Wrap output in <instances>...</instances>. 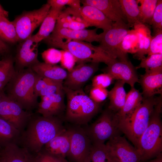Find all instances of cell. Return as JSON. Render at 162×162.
I'll return each instance as SVG.
<instances>
[{"label": "cell", "instance_id": "cell-1", "mask_svg": "<svg viewBox=\"0 0 162 162\" xmlns=\"http://www.w3.org/2000/svg\"><path fill=\"white\" fill-rule=\"evenodd\" d=\"M65 129L59 117L33 114L21 134L18 146L35 155Z\"/></svg>", "mask_w": 162, "mask_h": 162}, {"label": "cell", "instance_id": "cell-2", "mask_svg": "<svg viewBox=\"0 0 162 162\" xmlns=\"http://www.w3.org/2000/svg\"><path fill=\"white\" fill-rule=\"evenodd\" d=\"M162 106L161 96L151 113L148 125L138 141L136 149L140 155L141 162H145L161 153Z\"/></svg>", "mask_w": 162, "mask_h": 162}, {"label": "cell", "instance_id": "cell-3", "mask_svg": "<svg viewBox=\"0 0 162 162\" xmlns=\"http://www.w3.org/2000/svg\"><path fill=\"white\" fill-rule=\"evenodd\" d=\"M143 98L130 115L119 120L118 127L136 148L139 140L146 128L151 113L160 97Z\"/></svg>", "mask_w": 162, "mask_h": 162}, {"label": "cell", "instance_id": "cell-4", "mask_svg": "<svg viewBox=\"0 0 162 162\" xmlns=\"http://www.w3.org/2000/svg\"><path fill=\"white\" fill-rule=\"evenodd\" d=\"M37 74L30 68L20 70L7 85L9 98L28 111L38 107L37 98L34 92Z\"/></svg>", "mask_w": 162, "mask_h": 162}, {"label": "cell", "instance_id": "cell-5", "mask_svg": "<svg viewBox=\"0 0 162 162\" xmlns=\"http://www.w3.org/2000/svg\"><path fill=\"white\" fill-rule=\"evenodd\" d=\"M67 99L65 118L78 126L87 124L98 112L99 104L94 102L82 88L73 90L63 86Z\"/></svg>", "mask_w": 162, "mask_h": 162}, {"label": "cell", "instance_id": "cell-6", "mask_svg": "<svg viewBox=\"0 0 162 162\" xmlns=\"http://www.w3.org/2000/svg\"><path fill=\"white\" fill-rule=\"evenodd\" d=\"M51 46L67 50L72 54L78 64L87 62H103L109 65L116 59L110 57L98 46L84 41L53 40L48 38L44 40Z\"/></svg>", "mask_w": 162, "mask_h": 162}, {"label": "cell", "instance_id": "cell-7", "mask_svg": "<svg viewBox=\"0 0 162 162\" xmlns=\"http://www.w3.org/2000/svg\"><path fill=\"white\" fill-rule=\"evenodd\" d=\"M119 120L116 112L108 108L94 123L83 128L92 144L104 143L119 134Z\"/></svg>", "mask_w": 162, "mask_h": 162}, {"label": "cell", "instance_id": "cell-8", "mask_svg": "<svg viewBox=\"0 0 162 162\" xmlns=\"http://www.w3.org/2000/svg\"><path fill=\"white\" fill-rule=\"evenodd\" d=\"M129 27L124 21L113 23L110 28L103 32L98 46L112 59L128 60L127 56L122 53L120 47L123 40L129 30Z\"/></svg>", "mask_w": 162, "mask_h": 162}, {"label": "cell", "instance_id": "cell-9", "mask_svg": "<svg viewBox=\"0 0 162 162\" xmlns=\"http://www.w3.org/2000/svg\"><path fill=\"white\" fill-rule=\"evenodd\" d=\"M50 8L47 3L38 9L24 11L15 18L12 22L16 29L18 41H22L32 35L34 30L41 25Z\"/></svg>", "mask_w": 162, "mask_h": 162}, {"label": "cell", "instance_id": "cell-10", "mask_svg": "<svg viewBox=\"0 0 162 162\" xmlns=\"http://www.w3.org/2000/svg\"><path fill=\"white\" fill-rule=\"evenodd\" d=\"M33 114L31 112L24 110L5 94L0 104V116L10 123L21 134Z\"/></svg>", "mask_w": 162, "mask_h": 162}, {"label": "cell", "instance_id": "cell-11", "mask_svg": "<svg viewBox=\"0 0 162 162\" xmlns=\"http://www.w3.org/2000/svg\"><path fill=\"white\" fill-rule=\"evenodd\" d=\"M70 146L67 157L70 162H86L92 143L83 128L79 126L68 129Z\"/></svg>", "mask_w": 162, "mask_h": 162}, {"label": "cell", "instance_id": "cell-12", "mask_svg": "<svg viewBox=\"0 0 162 162\" xmlns=\"http://www.w3.org/2000/svg\"><path fill=\"white\" fill-rule=\"evenodd\" d=\"M99 63H81L68 72L63 83L64 87L73 90L82 88L84 85L92 76L98 69Z\"/></svg>", "mask_w": 162, "mask_h": 162}, {"label": "cell", "instance_id": "cell-13", "mask_svg": "<svg viewBox=\"0 0 162 162\" xmlns=\"http://www.w3.org/2000/svg\"><path fill=\"white\" fill-rule=\"evenodd\" d=\"M103 69L104 73L110 75L114 80H120L134 87L139 79L136 69L128 60L116 59Z\"/></svg>", "mask_w": 162, "mask_h": 162}, {"label": "cell", "instance_id": "cell-14", "mask_svg": "<svg viewBox=\"0 0 162 162\" xmlns=\"http://www.w3.org/2000/svg\"><path fill=\"white\" fill-rule=\"evenodd\" d=\"M98 28L75 30L67 28H54L52 34L47 38L53 40H77L91 43L96 41L100 42L103 33L98 34Z\"/></svg>", "mask_w": 162, "mask_h": 162}, {"label": "cell", "instance_id": "cell-15", "mask_svg": "<svg viewBox=\"0 0 162 162\" xmlns=\"http://www.w3.org/2000/svg\"><path fill=\"white\" fill-rule=\"evenodd\" d=\"M106 144L110 148L120 162H141L137 149L120 135L112 138Z\"/></svg>", "mask_w": 162, "mask_h": 162}, {"label": "cell", "instance_id": "cell-16", "mask_svg": "<svg viewBox=\"0 0 162 162\" xmlns=\"http://www.w3.org/2000/svg\"><path fill=\"white\" fill-rule=\"evenodd\" d=\"M64 94L63 88L54 94L41 97L37 112L44 117H59L65 108Z\"/></svg>", "mask_w": 162, "mask_h": 162}, {"label": "cell", "instance_id": "cell-17", "mask_svg": "<svg viewBox=\"0 0 162 162\" xmlns=\"http://www.w3.org/2000/svg\"><path fill=\"white\" fill-rule=\"evenodd\" d=\"M38 44L32 35L21 42L16 56L20 70L25 67L30 68L39 62L38 59Z\"/></svg>", "mask_w": 162, "mask_h": 162}, {"label": "cell", "instance_id": "cell-18", "mask_svg": "<svg viewBox=\"0 0 162 162\" xmlns=\"http://www.w3.org/2000/svg\"><path fill=\"white\" fill-rule=\"evenodd\" d=\"M139 82L142 87L143 98L154 96L157 94L162 95V66L145 70Z\"/></svg>", "mask_w": 162, "mask_h": 162}, {"label": "cell", "instance_id": "cell-19", "mask_svg": "<svg viewBox=\"0 0 162 162\" xmlns=\"http://www.w3.org/2000/svg\"><path fill=\"white\" fill-rule=\"evenodd\" d=\"M80 2L98 8L113 22L124 21L126 19L118 0H84Z\"/></svg>", "mask_w": 162, "mask_h": 162}, {"label": "cell", "instance_id": "cell-20", "mask_svg": "<svg viewBox=\"0 0 162 162\" xmlns=\"http://www.w3.org/2000/svg\"><path fill=\"white\" fill-rule=\"evenodd\" d=\"M90 26L82 18L80 11L69 7L60 13L55 28H67L80 30Z\"/></svg>", "mask_w": 162, "mask_h": 162}, {"label": "cell", "instance_id": "cell-21", "mask_svg": "<svg viewBox=\"0 0 162 162\" xmlns=\"http://www.w3.org/2000/svg\"><path fill=\"white\" fill-rule=\"evenodd\" d=\"M80 12L82 18L90 26L101 29L103 32L110 28L113 23L99 10L91 5H83Z\"/></svg>", "mask_w": 162, "mask_h": 162}, {"label": "cell", "instance_id": "cell-22", "mask_svg": "<svg viewBox=\"0 0 162 162\" xmlns=\"http://www.w3.org/2000/svg\"><path fill=\"white\" fill-rule=\"evenodd\" d=\"M70 146V134L68 130L65 129L57 135L43 148L50 154L65 158Z\"/></svg>", "mask_w": 162, "mask_h": 162}, {"label": "cell", "instance_id": "cell-23", "mask_svg": "<svg viewBox=\"0 0 162 162\" xmlns=\"http://www.w3.org/2000/svg\"><path fill=\"white\" fill-rule=\"evenodd\" d=\"M38 75L43 77L63 82L68 72L62 67L40 62L30 68Z\"/></svg>", "mask_w": 162, "mask_h": 162}, {"label": "cell", "instance_id": "cell-24", "mask_svg": "<svg viewBox=\"0 0 162 162\" xmlns=\"http://www.w3.org/2000/svg\"><path fill=\"white\" fill-rule=\"evenodd\" d=\"M0 157L6 162H34V155L16 144L9 145L0 150Z\"/></svg>", "mask_w": 162, "mask_h": 162}, {"label": "cell", "instance_id": "cell-25", "mask_svg": "<svg viewBox=\"0 0 162 162\" xmlns=\"http://www.w3.org/2000/svg\"><path fill=\"white\" fill-rule=\"evenodd\" d=\"M134 30L138 33L139 45L138 50L134 54V58L141 60L147 55L152 37L150 28L141 22L134 24Z\"/></svg>", "mask_w": 162, "mask_h": 162}, {"label": "cell", "instance_id": "cell-26", "mask_svg": "<svg viewBox=\"0 0 162 162\" xmlns=\"http://www.w3.org/2000/svg\"><path fill=\"white\" fill-rule=\"evenodd\" d=\"M62 10L51 8L41 24L39 31L33 35L36 43L38 44L49 36L54 29L57 18Z\"/></svg>", "mask_w": 162, "mask_h": 162}, {"label": "cell", "instance_id": "cell-27", "mask_svg": "<svg viewBox=\"0 0 162 162\" xmlns=\"http://www.w3.org/2000/svg\"><path fill=\"white\" fill-rule=\"evenodd\" d=\"M86 162H120L106 144H92Z\"/></svg>", "mask_w": 162, "mask_h": 162}, {"label": "cell", "instance_id": "cell-28", "mask_svg": "<svg viewBox=\"0 0 162 162\" xmlns=\"http://www.w3.org/2000/svg\"><path fill=\"white\" fill-rule=\"evenodd\" d=\"M20 136L19 130L0 116V150L10 144L18 145Z\"/></svg>", "mask_w": 162, "mask_h": 162}, {"label": "cell", "instance_id": "cell-29", "mask_svg": "<svg viewBox=\"0 0 162 162\" xmlns=\"http://www.w3.org/2000/svg\"><path fill=\"white\" fill-rule=\"evenodd\" d=\"M125 83L120 80H117L113 87L108 92L110 103L108 108L116 112L123 107L125 101L127 94L124 88Z\"/></svg>", "mask_w": 162, "mask_h": 162}, {"label": "cell", "instance_id": "cell-30", "mask_svg": "<svg viewBox=\"0 0 162 162\" xmlns=\"http://www.w3.org/2000/svg\"><path fill=\"white\" fill-rule=\"evenodd\" d=\"M143 99L142 93L134 87L131 88L127 94L124 104L116 113L118 120L131 114L141 103Z\"/></svg>", "mask_w": 162, "mask_h": 162}, {"label": "cell", "instance_id": "cell-31", "mask_svg": "<svg viewBox=\"0 0 162 162\" xmlns=\"http://www.w3.org/2000/svg\"><path fill=\"white\" fill-rule=\"evenodd\" d=\"M122 11L129 26L141 22L140 12L137 0H118Z\"/></svg>", "mask_w": 162, "mask_h": 162}, {"label": "cell", "instance_id": "cell-32", "mask_svg": "<svg viewBox=\"0 0 162 162\" xmlns=\"http://www.w3.org/2000/svg\"><path fill=\"white\" fill-rule=\"evenodd\" d=\"M16 72L14 66L13 61L10 57L0 60V89H3Z\"/></svg>", "mask_w": 162, "mask_h": 162}, {"label": "cell", "instance_id": "cell-33", "mask_svg": "<svg viewBox=\"0 0 162 162\" xmlns=\"http://www.w3.org/2000/svg\"><path fill=\"white\" fill-rule=\"evenodd\" d=\"M0 38L3 41L10 43L18 41L16 29L13 22L4 16L0 18Z\"/></svg>", "mask_w": 162, "mask_h": 162}, {"label": "cell", "instance_id": "cell-34", "mask_svg": "<svg viewBox=\"0 0 162 162\" xmlns=\"http://www.w3.org/2000/svg\"><path fill=\"white\" fill-rule=\"evenodd\" d=\"M139 45L138 33L134 29L129 30L121 43L120 50L125 56H127L128 53L134 54L138 50Z\"/></svg>", "mask_w": 162, "mask_h": 162}, {"label": "cell", "instance_id": "cell-35", "mask_svg": "<svg viewBox=\"0 0 162 162\" xmlns=\"http://www.w3.org/2000/svg\"><path fill=\"white\" fill-rule=\"evenodd\" d=\"M140 4L139 8L141 22L151 25L152 17L156 8L158 0H137Z\"/></svg>", "mask_w": 162, "mask_h": 162}, {"label": "cell", "instance_id": "cell-36", "mask_svg": "<svg viewBox=\"0 0 162 162\" xmlns=\"http://www.w3.org/2000/svg\"><path fill=\"white\" fill-rule=\"evenodd\" d=\"M136 69L143 68L145 70L153 69L162 66V54H158L148 56L141 60Z\"/></svg>", "mask_w": 162, "mask_h": 162}, {"label": "cell", "instance_id": "cell-37", "mask_svg": "<svg viewBox=\"0 0 162 162\" xmlns=\"http://www.w3.org/2000/svg\"><path fill=\"white\" fill-rule=\"evenodd\" d=\"M62 54V50L51 48L42 52L41 56L44 62L50 64L56 65L60 62Z\"/></svg>", "mask_w": 162, "mask_h": 162}, {"label": "cell", "instance_id": "cell-38", "mask_svg": "<svg viewBox=\"0 0 162 162\" xmlns=\"http://www.w3.org/2000/svg\"><path fill=\"white\" fill-rule=\"evenodd\" d=\"M47 3L51 8L62 10L66 5L80 11L81 7L80 0H48Z\"/></svg>", "mask_w": 162, "mask_h": 162}, {"label": "cell", "instance_id": "cell-39", "mask_svg": "<svg viewBox=\"0 0 162 162\" xmlns=\"http://www.w3.org/2000/svg\"><path fill=\"white\" fill-rule=\"evenodd\" d=\"M115 80L108 73H104L97 75L92 80V87L106 88L109 86Z\"/></svg>", "mask_w": 162, "mask_h": 162}, {"label": "cell", "instance_id": "cell-40", "mask_svg": "<svg viewBox=\"0 0 162 162\" xmlns=\"http://www.w3.org/2000/svg\"><path fill=\"white\" fill-rule=\"evenodd\" d=\"M154 32L162 30V0H158L151 22Z\"/></svg>", "mask_w": 162, "mask_h": 162}, {"label": "cell", "instance_id": "cell-41", "mask_svg": "<svg viewBox=\"0 0 162 162\" xmlns=\"http://www.w3.org/2000/svg\"><path fill=\"white\" fill-rule=\"evenodd\" d=\"M151 40L148 56L162 54V30L154 33Z\"/></svg>", "mask_w": 162, "mask_h": 162}, {"label": "cell", "instance_id": "cell-42", "mask_svg": "<svg viewBox=\"0 0 162 162\" xmlns=\"http://www.w3.org/2000/svg\"><path fill=\"white\" fill-rule=\"evenodd\" d=\"M63 82L50 79L48 83L40 92L38 96L41 97L54 94L63 88Z\"/></svg>", "mask_w": 162, "mask_h": 162}, {"label": "cell", "instance_id": "cell-43", "mask_svg": "<svg viewBox=\"0 0 162 162\" xmlns=\"http://www.w3.org/2000/svg\"><path fill=\"white\" fill-rule=\"evenodd\" d=\"M62 52L60 62L62 67L69 72L75 66V64L77 62V60L72 54L67 50H62Z\"/></svg>", "mask_w": 162, "mask_h": 162}, {"label": "cell", "instance_id": "cell-44", "mask_svg": "<svg viewBox=\"0 0 162 162\" xmlns=\"http://www.w3.org/2000/svg\"><path fill=\"white\" fill-rule=\"evenodd\" d=\"M108 92L106 88L92 87L89 96L94 102L100 104L108 97Z\"/></svg>", "mask_w": 162, "mask_h": 162}, {"label": "cell", "instance_id": "cell-45", "mask_svg": "<svg viewBox=\"0 0 162 162\" xmlns=\"http://www.w3.org/2000/svg\"><path fill=\"white\" fill-rule=\"evenodd\" d=\"M47 84L46 78L37 74L34 85V92L38 97L41 91Z\"/></svg>", "mask_w": 162, "mask_h": 162}, {"label": "cell", "instance_id": "cell-46", "mask_svg": "<svg viewBox=\"0 0 162 162\" xmlns=\"http://www.w3.org/2000/svg\"><path fill=\"white\" fill-rule=\"evenodd\" d=\"M34 155V162H51V155L43 148L39 152Z\"/></svg>", "mask_w": 162, "mask_h": 162}, {"label": "cell", "instance_id": "cell-47", "mask_svg": "<svg viewBox=\"0 0 162 162\" xmlns=\"http://www.w3.org/2000/svg\"><path fill=\"white\" fill-rule=\"evenodd\" d=\"M51 162H70L65 158L51 155Z\"/></svg>", "mask_w": 162, "mask_h": 162}, {"label": "cell", "instance_id": "cell-48", "mask_svg": "<svg viewBox=\"0 0 162 162\" xmlns=\"http://www.w3.org/2000/svg\"><path fill=\"white\" fill-rule=\"evenodd\" d=\"M8 49V47L6 44L0 38V53L6 52Z\"/></svg>", "mask_w": 162, "mask_h": 162}, {"label": "cell", "instance_id": "cell-49", "mask_svg": "<svg viewBox=\"0 0 162 162\" xmlns=\"http://www.w3.org/2000/svg\"><path fill=\"white\" fill-rule=\"evenodd\" d=\"M145 162H162V153L155 158L149 160Z\"/></svg>", "mask_w": 162, "mask_h": 162}, {"label": "cell", "instance_id": "cell-50", "mask_svg": "<svg viewBox=\"0 0 162 162\" xmlns=\"http://www.w3.org/2000/svg\"><path fill=\"white\" fill-rule=\"evenodd\" d=\"M0 14L2 15L5 16H8V12L5 10L2 7L0 4Z\"/></svg>", "mask_w": 162, "mask_h": 162}, {"label": "cell", "instance_id": "cell-51", "mask_svg": "<svg viewBox=\"0 0 162 162\" xmlns=\"http://www.w3.org/2000/svg\"><path fill=\"white\" fill-rule=\"evenodd\" d=\"M5 94L3 91V90L0 89V104L2 101V98Z\"/></svg>", "mask_w": 162, "mask_h": 162}, {"label": "cell", "instance_id": "cell-52", "mask_svg": "<svg viewBox=\"0 0 162 162\" xmlns=\"http://www.w3.org/2000/svg\"><path fill=\"white\" fill-rule=\"evenodd\" d=\"M0 162H6L3 158L0 157Z\"/></svg>", "mask_w": 162, "mask_h": 162}, {"label": "cell", "instance_id": "cell-53", "mask_svg": "<svg viewBox=\"0 0 162 162\" xmlns=\"http://www.w3.org/2000/svg\"><path fill=\"white\" fill-rule=\"evenodd\" d=\"M2 16H3V15H2V14H0V18Z\"/></svg>", "mask_w": 162, "mask_h": 162}]
</instances>
